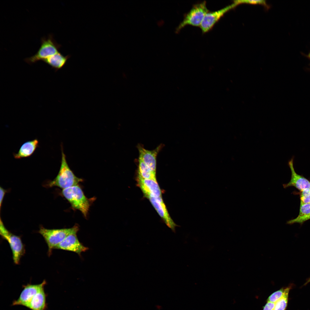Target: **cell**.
Masks as SVG:
<instances>
[{"label":"cell","mask_w":310,"mask_h":310,"mask_svg":"<svg viewBox=\"0 0 310 310\" xmlns=\"http://www.w3.org/2000/svg\"><path fill=\"white\" fill-rule=\"evenodd\" d=\"M61 163L58 173L56 178L49 184L50 187L57 186L63 189L78 185L83 181L76 177L66 161L65 155L61 146Z\"/></svg>","instance_id":"1"},{"label":"cell","mask_w":310,"mask_h":310,"mask_svg":"<svg viewBox=\"0 0 310 310\" xmlns=\"http://www.w3.org/2000/svg\"><path fill=\"white\" fill-rule=\"evenodd\" d=\"M62 194L74 209L80 211L86 217L90 205V200L78 185L63 189Z\"/></svg>","instance_id":"2"},{"label":"cell","mask_w":310,"mask_h":310,"mask_svg":"<svg viewBox=\"0 0 310 310\" xmlns=\"http://www.w3.org/2000/svg\"><path fill=\"white\" fill-rule=\"evenodd\" d=\"M79 230L77 225L69 228L57 229H48L41 227L39 232L45 240L48 246L49 253L51 254L52 250L56 249L68 235L77 233Z\"/></svg>","instance_id":"3"},{"label":"cell","mask_w":310,"mask_h":310,"mask_svg":"<svg viewBox=\"0 0 310 310\" xmlns=\"http://www.w3.org/2000/svg\"><path fill=\"white\" fill-rule=\"evenodd\" d=\"M61 45L55 41L52 34L41 39V45L37 52L34 55L25 59V61L29 64L39 61H43L49 57L59 52Z\"/></svg>","instance_id":"4"},{"label":"cell","mask_w":310,"mask_h":310,"mask_svg":"<svg viewBox=\"0 0 310 310\" xmlns=\"http://www.w3.org/2000/svg\"><path fill=\"white\" fill-rule=\"evenodd\" d=\"M0 234L2 237L8 243L12 253L14 263H19L20 259L25 252L24 246L20 237L9 231L5 227L1 219Z\"/></svg>","instance_id":"5"},{"label":"cell","mask_w":310,"mask_h":310,"mask_svg":"<svg viewBox=\"0 0 310 310\" xmlns=\"http://www.w3.org/2000/svg\"><path fill=\"white\" fill-rule=\"evenodd\" d=\"M206 1L194 5L190 11L184 16L183 21L177 28V31L187 25L200 26L204 18L209 10Z\"/></svg>","instance_id":"6"},{"label":"cell","mask_w":310,"mask_h":310,"mask_svg":"<svg viewBox=\"0 0 310 310\" xmlns=\"http://www.w3.org/2000/svg\"><path fill=\"white\" fill-rule=\"evenodd\" d=\"M143 193L145 196L149 199L167 226L175 233V227L179 226L174 222L170 217L162 197H154L148 192H144Z\"/></svg>","instance_id":"7"},{"label":"cell","mask_w":310,"mask_h":310,"mask_svg":"<svg viewBox=\"0 0 310 310\" xmlns=\"http://www.w3.org/2000/svg\"><path fill=\"white\" fill-rule=\"evenodd\" d=\"M237 5L234 2L219 10L213 11H209L205 15L200 26L202 32L205 33L210 31L227 12Z\"/></svg>","instance_id":"8"},{"label":"cell","mask_w":310,"mask_h":310,"mask_svg":"<svg viewBox=\"0 0 310 310\" xmlns=\"http://www.w3.org/2000/svg\"><path fill=\"white\" fill-rule=\"evenodd\" d=\"M46 284L44 280L41 283L36 284H27L23 286V289L18 298L15 300L12 303L13 305H22L28 307L32 299Z\"/></svg>","instance_id":"9"},{"label":"cell","mask_w":310,"mask_h":310,"mask_svg":"<svg viewBox=\"0 0 310 310\" xmlns=\"http://www.w3.org/2000/svg\"><path fill=\"white\" fill-rule=\"evenodd\" d=\"M76 233L68 235L56 249L73 252L80 255L88 248L83 245L78 240Z\"/></svg>","instance_id":"10"},{"label":"cell","mask_w":310,"mask_h":310,"mask_svg":"<svg viewBox=\"0 0 310 310\" xmlns=\"http://www.w3.org/2000/svg\"><path fill=\"white\" fill-rule=\"evenodd\" d=\"M294 157L288 162V165L291 171V178L290 181L286 184H283L284 188L293 186L300 191L308 188L310 189V181L304 177L297 174L295 172L293 166Z\"/></svg>","instance_id":"11"},{"label":"cell","mask_w":310,"mask_h":310,"mask_svg":"<svg viewBox=\"0 0 310 310\" xmlns=\"http://www.w3.org/2000/svg\"><path fill=\"white\" fill-rule=\"evenodd\" d=\"M161 147V146L160 145L156 149L150 150L140 146L138 147L139 159L145 163L151 171L155 173H156V157Z\"/></svg>","instance_id":"12"},{"label":"cell","mask_w":310,"mask_h":310,"mask_svg":"<svg viewBox=\"0 0 310 310\" xmlns=\"http://www.w3.org/2000/svg\"><path fill=\"white\" fill-rule=\"evenodd\" d=\"M139 186L142 192L150 193L155 197H161V192L157 181L152 179L142 178L138 175Z\"/></svg>","instance_id":"13"},{"label":"cell","mask_w":310,"mask_h":310,"mask_svg":"<svg viewBox=\"0 0 310 310\" xmlns=\"http://www.w3.org/2000/svg\"><path fill=\"white\" fill-rule=\"evenodd\" d=\"M38 146V141L37 139L26 142L20 148L18 152L13 154L16 159L28 157L31 156Z\"/></svg>","instance_id":"14"},{"label":"cell","mask_w":310,"mask_h":310,"mask_svg":"<svg viewBox=\"0 0 310 310\" xmlns=\"http://www.w3.org/2000/svg\"><path fill=\"white\" fill-rule=\"evenodd\" d=\"M71 55L64 56L59 52L52 55L42 61L49 65L56 71L62 68L66 64Z\"/></svg>","instance_id":"15"},{"label":"cell","mask_w":310,"mask_h":310,"mask_svg":"<svg viewBox=\"0 0 310 310\" xmlns=\"http://www.w3.org/2000/svg\"><path fill=\"white\" fill-rule=\"evenodd\" d=\"M44 288L40 289L34 296L28 308L32 310H45L46 307V294Z\"/></svg>","instance_id":"16"},{"label":"cell","mask_w":310,"mask_h":310,"mask_svg":"<svg viewBox=\"0 0 310 310\" xmlns=\"http://www.w3.org/2000/svg\"><path fill=\"white\" fill-rule=\"evenodd\" d=\"M156 174L151 171L141 160L139 159L138 175L144 179L156 181Z\"/></svg>","instance_id":"17"},{"label":"cell","mask_w":310,"mask_h":310,"mask_svg":"<svg viewBox=\"0 0 310 310\" xmlns=\"http://www.w3.org/2000/svg\"><path fill=\"white\" fill-rule=\"evenodd\" d=\"M291 286L286 287L285 292L283 296L275 303L273 310H285L287 306L288 295Z\"/></svg>","instance_id":"18"},{"label":"cell","mask_w":310,"mask_h":310,"mask_svg":"<svg viewBox=\"0 0 310 310\" xmlns=\"http://www.w3.org/2000/svg\"><path fill=\"white\" fill-rule=\"evenodd\" d=\"M286 288H282L271 294L267 299V301L275 303L284 295Z\"/></svg>","instance_id":"19"},{"label":"cell","mask_w":310,"mask_h":310,"mask_svg":"<svg viewBox=\"0 0 310 310\" xmlns=\"http://www.w3.org/2000/svg\"><path fill=\"white\" fill-rule=\"evenodd\" d=\"M234 2L238 5L242 3H246L253 4H260L264 5L267 9H268L270 6L266 3L265 0H237L234 1Z\"/></svg>","instance_id":"20"},{"label":"cell","mask_w":310,"mask_h":310,"mask_svg":"<svg viewBox=\"0 0 310 310\" xmlns=\"http://www.w3.org/2000/svg\"><path fill=\"white\" fill-rule=\"evenodd\" d=\"M300 191V204L310 203V189L307 188Z\"/></svg>","instance_id":"21"},{"label":"cell","mask_w":310,"mask_h":310,"mask_svg":"<svg viewBox=\"0 0 310 310\" xmlns=\"http://www.w3.org/2000/svg\"><path fill=\"white\" fill-rule=\"evenodd\" d=\"M310 214V203L300 204L299 214L297 217H300Z\"/></svg>","instance_id":"22"},{"label":"cell","mask_w":310,"mask_h":310,"mask_svg":"<svg viewBox=\"0 0 310 310\" xmlns=\"http://www.w3.org/2000/svg\"><path fill=\"white\" fill-rule=\"evenodd\" d=\"M310 219V214L305 216L298 217L289 220L287 221V224H292L294 223H303L305 221Z\"/></svg>","instance_id":"23"},{"label":"cell","mask_w":310,"mask_h":310,"mask_svg":"<svg viewBox=\"0 0 310 310\" xmlns=\"http://www.w3.org/2000/svg\"><path fill=\"white\" fill-rule=\"evenodd\" d=\"M275 303L267 301L264 306L263 310H273L274 307Z\"/></svg>","instance_id":"24"},{"label":"cell","mask_w":310,"mask_h":310,"mask_svg":"<svg viewBox=\"0 0 310 310\" xmlns=\"http://www.w3.org/2000/svg\"><path fill=\"white\" fill-rule=\"evenodd\" d=\"M5 192L6 191H5L3 188L1 187L0 188V205L1 207Z\"/></svg>","instance_id":"25"},{"label":"cell","mask_w":310,"mask_h":310,"mask_svg":"<svg viewBox=\"0 0 310 310\" xmlns=\"http://www.w3.org/2000/svg\"><path fill=\"white\" fill-rule=\"evenodd\" d=\"M309 282H310V278L306 282H305V285H306V284H307Z\"/></svg>","instance_id":"26"},{"label":"cell","mask_w":310,"mask_h":310,"mask_svg":"<svg viewBox=\"0 0 310 310\" xmlns=\"http://www.w3.org/2000/svg\"><path fill=\"white\" fill-rule=\"evenodd\" d=\"M308 57L309 58V59H310V53H309V54L308 55Z\"/></svg>","instance_id":"27"}]
</instances>
